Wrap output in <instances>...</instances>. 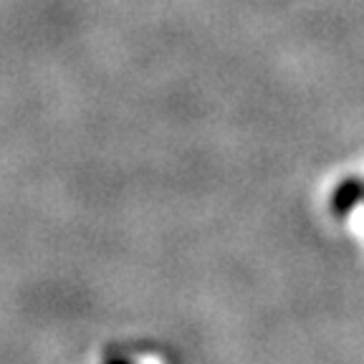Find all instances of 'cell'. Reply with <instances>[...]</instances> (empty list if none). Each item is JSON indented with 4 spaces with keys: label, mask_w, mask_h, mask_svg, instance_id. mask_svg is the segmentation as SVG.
<instances>
[{
    "label": "cell",
    "mask_w": 364,
    "mask_h": 364,
    "mask_svg": "<svg viewBox=\"0 0 364 364\" xmlns=\"http://www.w3.org/2000/svg\"><path fill=\"white\" fill-rule=\"evenodd\" d=\"M364 200V180L362 177H344L331 193V215L334 218H347L349 213Z\"/></svg>",
    "instance_id": "cell-1"
}]
</instances>
